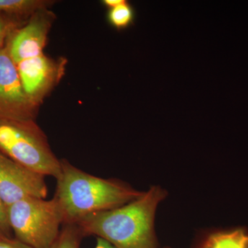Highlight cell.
I'll use <instances>...</instances> for the list:
<instances>
[{"label":"cell","mask_w":248,"mask_h":248,"mask_svg":"<svg viewBox=\"0 0 248 248\" xmlns=\"http://www.w3.org/2000/svg\"><path fill=\"white\" fill-rule=\"evenodd\" d=\"M165 197L164 190L153 186L128 203L93 214L76 224L84 236L100 238L116 248H158L155 216Z\"/></svg>","instance_id":"6da1fadb"},{"label":"cell","mask_w":248,"mask_h":248,"mask_svg":"<svg viewBox=\"0 0 248 248\" xmlns=\"http://www.w3.org/2000/svg\"><path fill=\"white\" fill-rule=\"evenodd\" d=\"M61 164L54 198L61 208L63 224H76L93 214L119 208L142 194L119 181L84 172L66 159Z\"/></svg>","instance_id":"7a4b0ae2"},{"label":"cell","mask_w":248,"mask_h":248,"mask_svg":"<svg viewBox=\"0 0 248 248\" xmlns=\"http://www.w3.org/2000/svg\"><path fill=\"white\" fill-rule=\"evenodd\" d=\"M0 153L46 177L57 179L61 172V159L35 120L0 122Z\"/></svg>","instance_id":"3957f363"},{"label":"cell","mask_w":248,"mask_h":248,"mask_svg":"<svg viewBox=\"0 0 248 248\" xmlns=\"http://www.w3.org/2000/svg\"><path fill=\"white\" fill-rule=\"evenodd\" d=\"M6 209L15 238L33 248H50L63 225L61 208L54 197L25 199Z\"/></svg>","instance_id":"277c9868"},{"label":"cell","mask_w":248,"mask_h":248,"mask_svg":"<svg viewBox=\"0 0 248 248\" xmlns=\"http://www.w3.org/2000/svg\"><path fill=\"white\" fill-rule=\"evenodd\" d=\"M39 107L26 94L5 45L0 50V122L35 120Z\"/></svg>","instance_id":"5b68a950"},{"label":"cell","mask_w":248,"mask_h":248,"mask_svg":"<svg viewBox=\"0 0 248 248\" xmlns=\"http://www.w3.org/2000/svg\"><path fill=\"white\" fill-rule=\"evenodd\" d=\"M46 176L0 153V197L6 208L25 199H46Z\"/></svg>","instance_id":"8992f818"},{"label":"cell","mask_w":248,"mask_h":248,"mask_svg":"<svg viewBox=\"0 0 248 248\" xmlns=\"http://www.w3.org/2000/svg\"><path fill=\"white\" fill-rule=\"evenodd\" d=\"M16 65L26 94L34 104L40 107L64 76L66 60H55L43 53Z\"/></svg>","instance_id":"52a82bcc"},{"label":"cell","mask_w":248,"mask_h":248,"mask_svg":"<svg viewBox=\"0 0 248 248\" xmlns=\"http://www.w3.org/2000/svg\"><path fill=\"white\" fill-rule=\"evenodd\" d=\"M55 19V14L49 9L39 10L11 34L6 46L16 64L44 53Z\"/></svg>","instance_id":"ba28073f"},{"label":"cell","mask_w":248,"mask_h":248,"mask_svg":"<svg viewBox=\"0 0 248 248\" xmlns=\"http://www.w3.org/2000/svg\"><path fill=\"white\" fill-rule=\"evenodd\" d=\"M196 248H248V232L244 229H236L212 233Z\"/></svg>","instance_id":"9c48e42d"},{"label":"cell","mask_w":248,"mask_h":248,"mask_svg":"<svg viewBox=\"0 0 248 248\" xmlns=\"http://www.w3.org/2000/svg\"><path fill=\"white\" fill-rule=\"evenodd\" d=\"M55 2L50 0H0V14L28 19L39 10L49 9Z\"/></svg>","instance_id":"30bf717a"},{"label":"cell","mask_w":248,"mask_h":248,"mask_svg":"<svg viewBox=\"0 0 248 248\" xmlns=\"http://www.w3.org/2000/svg\"><path fill=\"white\" fill-rule=\"evenodd\" d=\"M135 10L128 1L109 9L107 19L109 24L117 31L125 30L133 24Z\"/></svg>","instance_id":"8fae6325"},{"label":"cell","mask_w":248,"mask_h":248,"mask_svg":"<svg viewBox=\"0 0 248 248\" xmlns=\"http://www.w3.org/2000/svg\"><path fill=\"white\" fill-rule=\"evenodd\" d=\"M84 235L77 224H63L58 237L49 248H80Z\"/></svg>","instance_id":"7c38bea8"},{"label":"cell","mask_w":248,"mask_h":248,"mask_svg":"<svg viewBox=\"0 0 248 248\" xmlns=\"http://www.w3.org/2000/svg\"><path fill=\"white\" fill-rule=\"evenodd\" d=\"M24 18L0 14V50L4 48L6 41L15 31L25 24Z\"/></svg>","instance_id":"4fadbf2b"},{"label":"cell","mask_w":248,"mask_h":248,"mask_svg":"<svg viewBox=\"0 0 248 248\" xmlns=\"http://www.w3.org/2000/svg\"><path fill=\"white\" fill-rule=\"evenodd\" d=\"M11 232L8 221L7 209L0 197V235L11 236Z\"/></svg>","instance_id":"5bb4252c"},{"label":"cell","mask_w":248,"mask_h":248,"mask_svg":"<svg viewBox=\"0 0 248 248\" xmlns=\"http://www.w3.org/2000/svg\"><path fill=\"white\" fill-rule=\"evenodd\" d=\"M0 248H33L11 236L0 235Z\"/></svg>","instance_id":"9a60e30c"},{"label":"cell","mask_w":248,"mask_h":248,"mask_svg":"<svg viewBox=\"0 0 248 248\" xmlns=\"http://www.w3.org/2000/svg\"><path fill=\"white\" fill-rule=\"evenodd\" d=\"M125 1L126 0H104L102 3L104 6H107L108 9H110L123 4Z\"/></svg>","instance_id":"2e32d148"},{"label":"cell","mask_w":248,"mask_h":248,"mask_svg":"<svg viewBox=\"0 0 248 248\" xmlns=\"http://www.w3.org/2000/svg\"><path fill=\"white\" fill-rule=\"evenodd\" d=\"M94 248H116L114 247L110 243L107 242L105 240L100 239V238H97V241H96V245Z\"/></svg>","instance_id":"e0dca14e"}]
</instances>
